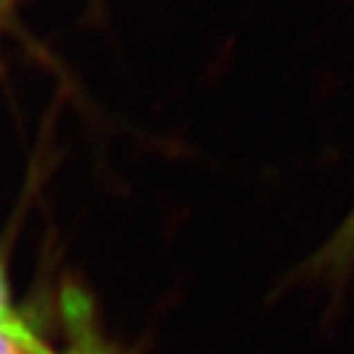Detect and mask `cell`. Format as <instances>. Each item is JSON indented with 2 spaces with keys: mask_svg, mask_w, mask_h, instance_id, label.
Masks as SVG:
<instances>
[{
  "mask_svg": "<svg viewBox=\"0 0 354 354\" xmlns=\"http://www.w3.org/2000/svg\"><path fill=\"white\" fill-rule=\"evenodd\" d=\"M0 332H3L8 339H12V342L20 347L22 354L30 352V349H35L39 342H42V339H39L37 335L28 327V322L20 317V313L15 310V305H12L10 288H8L3 266H0Z\"/></svg>",
  "mask_w": 354,
  "mask_h": 354,
  "instance_id": "cell-1",
  "label": "cell"
},
{
  "mask_svg": "<svg viewBox=\"0 0 354 354\" xmlns=\"http://www.w3.org/2000/svg\"><path fill=\"white\" fill-rule=\"evenodd\" d=\"M320 261L330 266V268H335V271H342V268H352L354 266V207L344 216L337 232L332 234Z\"/></svg>",
  "mask_w": 354,
  "mask_h": 354,
  "instance_id": "cell-2",
  "label": "cell"
},
{
  "mask_svg": "<svg viewBox=\"0 0 354 354\" xmlns=\"http://www.w3.org/2000/svg\"><path fill=\"white\" fill-rule=\"evenodd\" d=\"M25 354H59V352H55V349H50L44 342H39L35 349H30V352H25Z\"/></svg>",
  "mask_w": 354,
  "mask_h": 354,
  "instance_id": "cell-3",
  "label": "cell"
},
{
  "mask_svg": "<svg viewBox=\"0 0 354 354\" xmlns=\"http://www.w3.org/2000/svg\"><path fill=\"white\" fill-rule=\"evenodd\" d=\"M0 354H22L17 344H6V347H0Z\"/></svg>",
  "mask_w": 354,
  "mask_h": 354,
  "instance_id": "cell-4",
  "label": "cell"
}]
</instances>
